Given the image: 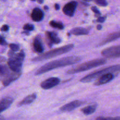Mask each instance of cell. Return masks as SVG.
<instances>
[{
  "label": "cell",
  "instance_id": "cell-16",
  "mask_svg": "<svg viewBox=\"0 0 120 120\" xmlns=\"http://www.w3.org/2000/svg\"><path fill=\"white\" fill-rule=\"evenodd\" d=\"M34 45V49L35 52L38 53H42L43 52V46L42 45L41 40L39 38L36 37L33 43Z\"/></svg>",
  "mask_w": 120,
  "mask_h": 120
},
{
  "label": "cell",
  "instance_id": "cell-34",
  "mask_svg": "<svg viewBox=\"0 0 120 120\" xmlns=\"http://www.w3.org/2000/svg\"><path fill=\"white\" fill-rule=\"evenodd\" d=\"M0 120H5V119L3 117H2V116H0Z\"/></svg>",
  "mask_w": 120,
  "mask_h": 120
},
{
  "label": "cell",
  "instance_id": "cell-18",
  "mask_svg": "<svg viewBox=\"0 0 120 120\" xmlns=\"http://www.w3.org/2000/svg\"><path fill=\"white\" fill-rule=\"evenodd\" d=\"M69 32H70V34H72V35L79 36V35H87L89 34V30L87 29H86V28L79 27V28H73Z\"/></svg>",
  "mask_w": 120,
  "mask_h": 120
},
{
  "label": "cell",
  "instance_id": "cell-31",
  "mask_svg": "<svg viewBox=\"0 0 120 120\" xmlns=\"http://www.w3.org/2000/svg\"><path fill=\"white\" fill-rule=\"evenodd\" d=\"M55 9H56V10H59V8H60L59 5L57 4H56L55 5Z\"/></svg>",
  "mask_w": 120,
  "mask_h": 120
},
{
  "label": "cell",
  "instance_id": "cell-5",
  "mask_svg": "<svg viewBox=\"0 0 120 120\" xmlns=\"http://www.w3.org/2000/svg\"><path fill=\"white\" fill-rule=\"evenodd\" d=\"M106 63V60L105 59H97L92 60L83 63L80 65L76 66L75 68H72L69 71H68V74H75L77 73L83 72V71H87L91 69L97 68L100 66Z\"/></svg>",
  "mask_w": 120,
  "mask_h": 120
},
{
  "label": "cell",
  "instance_id": "cell-35",
  "mask_svg": "<svg viewBox=\"0 0 120 120\" xmlns=\"http://www.w3.org/2000/svg\"><path fill=\"white\" fill-rule=\"evenodd\" d=\"M44 8H45V9H48V7H46V6H45Z\"/></svg>",
  "mask_w": 120,
  "mask_h": 120
},
{
  "label": "cell",
  "instance_id": "cell-29",
  "mask_svg": "<svg viewBox=\"0 0 120 120\" xmlns=\"http://www.w3.org/2000/svg\"><path fill=\"white\" fill-rule=\"evenodd\" d=\"M105 20V17H99L98 19H97V22H100V23H102V22H104Z\"/></svg>",
  "mask_w": 120,
  "mask_h": 120
},
{
  "label": "cell",
  "instance_id": "cell-4",
  "mask_svg": "<svg viewBox=\"0 0 120 120\" xmlns=\"http://www.w3.org/2000/svg\"><path fill=\"white\" fill-rule=\"evenodd\" d=\"M9 56L8 65L11 70L13 71L20 72L21 71L22 62L25 57V53L23 50H21L18 53H14V52L11 50L8 53Z\"/></svg>",
  "mask_w": 120,
  "mask_h": 120
},
{
  "label": "cell",
  "instance_id": "cell-2",
  "mask_svg": "<svg viewBox=\"0 0 120 120\" xmlns=\"http://www.w3.org/2000/svg\"><path fill=\"white\" fill-rule=\"evenodd\" d=\"M74 48V45L73 44L67 45L63 46L60 48H56V49H53V50L48 51L45 53H42L39 56L35 57L32 59L34 62H39V61L45 60L53 58V57L58 56L59 55H63V54L69 52L71 51L73 48Z\"/></svg>",
  "mask_w": 120,
  "mask_h": 120
},
{
  "label": "cell",
  "instance_id": "cell-7",
  "mask_svg": "<svg viewBox=\"0 0 120 120\" xmlns=\"http://www.w3.org/2000/svg\"><path fill=\"white\" fill-rule=\"evenodd\" d=\"M59 83L60 79L57 77H50L42 82L41 84V87L43 89L48 90L56 86Z\"/></svg>",
  "mask_w": 120,
  "mask_h": 120
},
{
  "label": "cell",
  "instance_id": "cell-12",
  "mask_svg": "<svg viewBox=\"0 0 120 120\" xmlns=\"http://www.w3.org/2000/svg\"><path fill=\"white\" fill-rule=\"evenodd\" d=\"M13 102V99L11 97H4L0 100V113L7 110L10 107Z\"/></svg>",
  "mask_w": 120,
  "mask_h": 120
},
{
  "label": "cell",
  "instance_id": "cell-22",
  "mask_svg": "<svg viewBox=\"0 0 120 120\" xmlns=\"http://www.w3.org/2000/svg\"><path fill=\"white\" fill-rule=\"evenodd\" d=\"M96 120H120V117H98L96 118Z\"/></svg>",
  "mask_w": 120,
  "mask_h": 120
},
{
  "label": "cell",
  "instance_id": "cell-9",
  "mask_svg": "<svg viewBox=\"0 0 120 120\" xmlns=\"http://www.w3.org/2000/svg\"><path fill=\"white\" fill-rule=\"evenodd\" d=\"M114 74L112 73H108L104 74L95 81L94 85L101 86L109 83L114 79Z\"/></svg>",
  "mask_w": 120,
  "mask_h": 120
},
{
  "label": "cell",
  "instance_id": "cell-10",
  "mask_svg": "<svg viewBox=\"0 0 120 120\" xmlns=\"http://www.w3.org/2000/svg\"><path fill=\"white\" fill-rule=\"evenodd\" d=\"M77 3L76 1H71L64 6L63 8V12L65 15L69 16H73L75 14Z\"/></svg>",
  "mask_w": 120,
  "mask_h": 120
},
{
  "label": "cell",
  "instance_id": "cell-11",
  "mask_svg": "<svg viewBox=\"0 0 120 120\" xmlns=\"http://www.w3.org/2000/svg\"><path fill=\"white\" fill-rule=\"evenodd\" d=\"M83 104V103L81 101L75 100L63 105L60 109V110L62 112H69V111H72V110L77 109L79 107L81 106Z\"/></svg>",
  "mask_w": 120,
  "mask_h": 120
},
{
  "label": "cell",
  "instance_id": "cell-25",
  "mask_svg": "<svg viewBox=\"0 0 120 120\" xmlns=\"http://www.w3.org/2000/svg\"><path fill=\"white\" fill-rule=\"evenodd\" d=\"M95 2L97 5L103 7H105L108 4L107 2L105 0H95Z\"/></svg>",
  "mask_w": 120,
  "mask_h": 120
},
{
  "label": "cell",
  "instance_id": "cell-3",
  "mask_svg": "<svg viewBox=\"0 0 120 120\" xmlns=\"http://www.w3.org/2000/svg\"><path fill=\"white\" fill-rule=\"evenodd\" d=\"M120 71V64L112 66L107 67L106 68L101 69V70H97L90 73L89 75L84 76V77L80 80L81 82L83 83H89L93 81L98 79L100 76H103L104 74L108 73H118Z\"/></svg>",
  "mask_w": 120,
  "mask_h": 120
},
{
  "label": "cell",
  "instance_id": "cell-20",
  "mask_svg": "<svg viewBox=\"0 0 120 120\" xmlns=\"http://www.w3.org/2000/svg\"><path fill=\"white\" fill-rule=\"evenodd\" d=\"M9 69L10 68H9V66H7V65L4 64H0V75L5 77L10 73Z\"/></svg>",
  "mask_w": 120,
  "mask_h": 120
},
{
  "label": "cell",
  "instance_id": "cell-36",
  "mask_svg": "<svg viewBox=\"0 0 120 120\" xmlns=\"http://www.w3.org/2000/svg\"><path fill=\"white\" fill-rule=\"evenodd\" d=\"M84 1H91V0H84Z\"/></svg>",
  "mask_w": 120,
  "mask_h": 120
},
{
  "label": "cell",
  "instance_id": "cell-24",
  "mask_svg": "<svg viewBox=\"0 0 120 120\" xmlns=\"http://www.w3.org/2000/svg\"><path fill=\"white\" fill-rule=\"evenodd\" d=\"M9 48H10L11 50H12L13 52H17L19 49V46L18 45L14 44V43H11L9 45Z\"/></svg>",
  "mask_w": 120,
  "mask_h": 120
},
{
  "label": "cell",
  "instance_id": "cell-26",
  "mask_svg": "<svg viewBox=\"0 0 120 120\" xmlns=\"http://www.w3.org/2000/svg\"><path fill=\"white\" fill-rule=\"evenodd\" d=\"M0 45H7L5 39L2 36H1V35H0Z\"/></svg>",
  "mask_w": 120,
  "mask_h": 120
},
{
  "label": "cell",
  "instance_id": "cell-6",
  "mask_svg": "<svg viewBox=\"0 0 120 120\" xmlns=\"http://www.w3.org/2000/svg\"><path fill=\"white\" fill-rule=\"evenodd\" d=\"M101 55L105 58L116 59L120 57V45L114 46L104 49Z\"/></svg>",
  "mask_w": 120,
  "mask_h": 120
},
{
  "label": "cell",
  "instance_id": "cell-30",
  "mask_svg": "<svg viewBox=\"0 0 120 120\" xmlns=\"http://www.w3.org/2000/svg\"><path fill=\"white\" fill-rule=\"evenodd\" d=\"M6 59L5 57H3V56H0V63H3V62H5Z\"/></svg>",
  "mask_w": 120,
  "mask_h": 120
},
{
  "label": "cell",
  "instance_id": "cell-19",
  "mask_svg": "<svg viewBox=\"0 0 120 120\" xmlns=\"http://www.w3.org/2000/svg\"><path fill=\"white\" fill-rule=\"evenodd\" d=\"M97 109V105H90L83 108L81 110V111L85 115H90L93 114L96 111Z\"/></svg>",
  "mask_w": 120,
  "mask_h": 120
},
{
  "label": "cell",
  "instance_id": "cell-15",
  "mask_svg": "<svg viewBox=\"0 0 120 120\" xmlns=\"http://www.w3.org/2000/svg\"><path fill=\"white\" fill-rule=\"evenodd\" d=\"M46 35L47 37H48V39L50 41L51 44L54 43V44H58L61 42L60 39L57 36V34H56L54 32H46Z\"/></svg>",
  "mask_w": 120,
  "mask_h": 120
},
{
  "label": "cell",
  "instance_id": "cell-37",
  "mask_svg": "<svg viewBox=\"0 0 120 120\" xmlns=\"http://www.w3.org/2000/svg\"><path fill=\"white\" fill-rule=\"evenodd\" d=\"M30 1H35L36 0H30Z\"/></svg>",
  "mask_w": 120,
  "mask_h": 120
},
{
  "label": "cell",
  "instance_id": "cell-23",
  "mask_svg": "<svg viewBox=\"0 0 120 120\" xmlns=\"http://www.w3.org/2000/svg\"><path fill=\"white\" fill-rule=\"evenodd\" d=\"M23 29L25 30H28V31H31L34 29V26L33 25L30 24V23H26L25 25L23 27Z\"/></svg>",
  "mask_w": 120,
  "mask_h": 120
},
{
  "label": "cell",
  "instance_id": "cell-38",
  "mask_svg": "<svg viewBox=\"0 0 120 120\" xmlns=\"http://www.w3.org/2000/svg\"><path fill=\"white\" fill-rule=\"evenodd\" d=\"M1 76H1V75H0V78H1Z\"/></svg>",
  "mask_w": 120,
  "mask_h": 120
},
{
  "label": "cell",
  "instance_id": "cell-14",
  "mask_svg": "<svg viewBox=\"0 0 120 120\" xmlns=\"http://www.w3.org/2000/svg\"><path fill=\"white\" fill-rule=\"evenodd\" d=\"M120 38V32H117L112 33V34H110L109 35H108L100 43L99 46H103L104 45L107 44V43H110L111 42H113V41H116V40Z\"/></svg>",
  "mask_w": 120,
  "mask_h": 120
},
{
  "label": "cell",
  "instance_id": "cell-8",
  "mask_svg": "<svg viewBox=\"0 0 120 120\" xmlns=\"http://www.w3.org/2000/svg\"><path fill=\"white\" fill-rule=\"evenodd\" d=\"M22 72H16V71H12L9 74L4 77L3 80H2V84L5 87L8 86L13 82L17 80L19 77L21 76Z\"/></svg>",
  "mask_w": 120,
  "mask_h": 120
},
{
  "label": "cell",
  "instance_id": "cell-21",
  "mask_svg": "<svg viewBox=\"0 0 120 120\" xmlns=\"http://www.w3.org/2000/svg\"><path fill=\"white\" fill-rule=\"evenodd\" d=\"M50 26L53 27V28H57L59 29H63L64 28V26H63V23L62 22H56V21H50L49 23Z\"/></svg>",
  "mask_w": 120,
  "mask_h": 120
},
{
  "label": "cell",
  "instance_id": "cell-32",
  "mask_svg": "<svg viewBox=\"0 0 120 120\" xmlns=\"http://www.w3.org/2000/svg\"><path fill=\"white\" fill-rule=\"evenodd\" d=\"M102 28H103V27H102V26L101 25H98L97 26V29H98V30H101V29H102Z\"/></svg>",
  "mask_w": 120,
  "mask_h": 120
},
{
  "label": "cell",
  "instance_id": "cell-27",
  "mask_svg": "<svg viewBox=\"0 0 120 120\" xmlns=\"http://www.w3.org/2000/svg\"><path fill=\"white\" fill-rule=\"evenodd\" d=\"M9 30V26L7 25H4L1 28V30L3 32H7Z\"/></svg>",
  "mask_w": 120,
  "mask_h": 120
},
{
  "label": "cell",
  "instance_id": "cell-17",
  "mask_svg": "<svg viewBox=\"0 0 120 120\" xmlns=\"http://www.w3.org/2000/svg\"><path fill=\"white\" fill-rule=\"evenodd\" d=\"M36 98V94H32L26 96L25 98H23L21 102L18 104V106H22L25 105H28V104H31L35 100Z\"/></svg>",
  "mask_w": 120,
  "mask_h": 120
},
{
  "label": "cell",
  "instance_id": "cell-1",
  "mask_svg": "<svg viewBox=\"0 0 120 120\" xmlns=\"http://www.w3.org/2000/svg\"><path fill=\"white\" fill-rule=\"evenodd\" d=\"M80 60L81 57L79 56H71L62 57L56 60L52 61L49 63H46L36 71L35 75H41L57 68L75 64Z\"/></svg>",
  "mask_w": 120,
  "mask_h": 120
},
{
  "label": "cell",
  "instance_id": "cell-28",
  "mask_svg": "<svg viewBox=\"0 0 120 120\" xmlns=\"http://www.w3.org/2000/svg\"><path fill=\"white\" fill-rule=\"evenodd\" d=\"M91 8V10H92L95 13V14H100V12L99 10H98V9H97L96 7H92Z\"/></svg>",
  "mask_w": 120,
  "mask_h": 120
},
{
  "label": "cell",
  "instance_id": "cell-13",
  "mask_svg": "<svg viewBox=\"0 0 120 120\" xmlns=\"http://www.w3.org/2000/svg\"><path fill=\"white\" fill-rule=\"evenodd\" d=\"M44 14L42 11L39 8H35L33 9L31 14V18L35 22H40L43 18Z\"/></svg>",
  "mask_w": 120,
  "mask_h": 120
},
{
  "label": "cell",
  "instance_id": "cell-33",
  "mask_svg": "<svg viewBox=\"0 0 120 120\" xmlns=\"http://www.w3.org/2000/svg\"><path fill=\"white\" fill-rule=\"evenodd\" d=\"M37 2H38L39 4H42L44 2V0H37Z\"/></svg>",
  "mask_w": 120,
  "mask_h": 120
}]
</instances>
